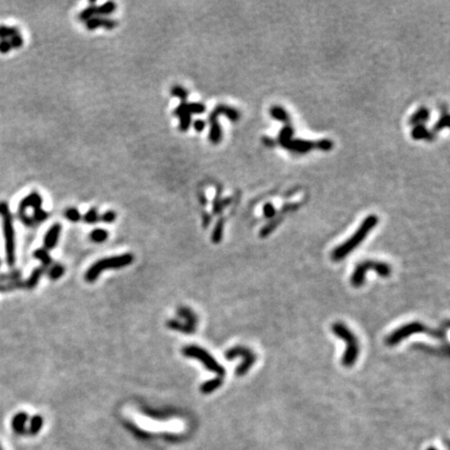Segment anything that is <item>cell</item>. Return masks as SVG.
I'll use <instances>...</instances> for the list:
<instances>
[{"instance_id":"1","label":"cell","mask_w":450,"mask_h":450,"mask_svg":"<svg viewBox=\"0 0 450 450\" xmlns=\"http://www.w3.org/2000/svg\"><path fill=\"white\" fill-rule=\"evenodd\" d=\"M378 223V217L376 215H370L362 222L361 226L356 229L353 237L349 238L343 244L337 246L332 252V259L334 262L343 261L349 253L353 252L358 245L368 237L370 231L373 229Z\"/></svg>"},{"instance_id":"2","label":"cell","mask_w":450,"mask_h":450,"mask_svg":"<svg viewBox=\"0 0 450 450\" xmlns=\"http://www.w3.org/2000/svg\"><path fill=\"white\" fill-rule=\"evenodd\" d=\"M416 334H424L428 335L433 338H437V339H443L444 338V330L439 328H431L423 323L414 321L411 323H406V324L398 327L397 329L391 333L386 339V343L388 346H396L399 343H402L406 338H409L413 335Z\"/></svg>"},{"instance_id":"3","label":"cell","mask_w":450,"mask_h":450,"mask_svg":"<svg viewBox=\"0 0 450 450\" xmlns=\"http://www.w3.org/2000/svg\"><path fill=\"white\" fill-rule=\"evenodd\" d=\"M333 334L339 339L345 341L346 350L342 355V364L345 367H353L355 364L358 355H360L361 346L357 338L351 329H349L344 323L336 322L332 325Z\"/></svg>"},{"instance_id":"4","label":"cell","mask_w":450,"mask_h":450,"mask_svg":"<svg viewBox=\"0 0 450 450\" xmlns=\"http://www.w3.org/2000/svg\"><path fill=\"white\" fill-rule=\"evenodd\" d=\"M132 262L133 256L131 253H124V255L121 256H115L99 259V261H97L88 269L86 273V280L89 281V283H93L102 271L110 269H121L130 265Z\"/></svg>"},{"instance_id":"5","label":"cell","mask_w":450,"mask_h":450,"mask_svg":"<svg viewBox=\"0 0 450 450\" xmlns=\"http://www.w3.org/2000/svg\"><path fill=\"white\" fill-rule=\"evenodd\" d=\"M370 270L375 271L379 276L389 277L392 273V268L388 263L381 261H373V259H367L356 265L355 269L351 275L350 281L351 285L354 288H360L365 283L366 273Z\"/></svg>"},{"instance_id":"6","label":"cell","mask_w":450,"mask_h":450,"mask_svg":"<svg viewBox=\"0 0 450 450\" xmlns=\"http://www.w3.org/2000/svg\"><path fill=\"white\" fill-rule=\"evenodd\" d=\"M0 215L2 217L3 222L6 261H8L9 265L12 266L15 263V235H14L13 218L10 213L8 203L4 201L0 202Z\"/></svg>"},{"instance_id":"7","label":"cell","mask_w":450,"mask_h":450,"mask_svg":"<svg viewBox=\"0 0 450 450\" xmlns=\"http://www.w3.org/2000/svg\"><path fill=\"white\" fill-rule=\"evenodd\" d=\"M182 354L188 357H194L196 358V360L200 361L203 365H205V367L208 370L214 372V373L218 375V377H223L225 373H226V371H225L223 366L218 363L213 357V355H210L207 350H205L199 346H196V345L186 346L185 348H182Z\"/></svg>"},{"instance_id":"8","label":"cell","mask_w":450,"mask_h":450,"mask_svg":"<svg viewBox=\"0 0 450 450\" xmlns=\"http://www.w3.org/2000/svg\"><path fill=\"white\" fill-rule=\"evenodd\" d=\"M224 356L226 357L228 361H231L233 358H236L238 356L243 357V362L236 370V374L238 376H243L247 373L251 369L253 364L257 361L256 354H253L249 348L244 346H236L233 348H229L226 353L224 354Z\"/></svg>"},{"instance_id":"9","label":"cell","mask_w":450,"mask_h":450,"mask_svg":"<svg viewBox=\"0 0 450 450\" xmlns=\"http://www.w3.org/2000/svg\"><path fill=\"white\" fill-rule=\"evenodd\" d=\"M118 25L115 20L110 19V18H103L99 16H95L92 19H90L87 21L86 26L89 31H94L97 30L99 27H103L105 30H114V28Z\"/></svg>"},{"instance_id":"10","label":"cell","mask_w":450,"mask_h":450,"mask_svg":"<svg viewBox=\"0 0 450 450\" xmlns=\"http://www.w3.org/2000/svg\"><path fill=\"white\" fill-rule=\"evenodd\" d=\"M42 203H43V198L38 192H32L30 195H27L26 197L20 201L19 203V213H25V209L27 208H32L38 209L42 207Z\"/></svg>"},{"instance_id":"11","label":"cell","mask_w":450,"mask_h":450,"mask_svg":"<svg viewBox=\"0 0 450 450\" xmlns=\"http://www.w3.org/2000/svg\"><path fill=\"white\" fill-rule=\"evenodd\" d=\"M284 147L291 151L305 153L314 148L315 143L312 142V141L305 140H291L288 143H286Z\"/></svg>"},{"instance_id":"12","label":"cell","mask_w":450,"mask_h":450,"mask_svg":"<svg viewBox=\"0 0 450 450\" xmlns=\"http://www.w3.org/2000/svg\"><path fill=\"white\" fill-rule=\"evenodd\" d=\"M62 225L60 223H54L52 226L48 229L47 234L44 238V245L47 249H52L58 243V240L61 235Z\"/></svg>"},{"instance_id":"13","label":"cell","mask_w":450,"mask_h":450,"mask_svg":"<svg viewBox=\"0 0 450 450\" xmlns=\"http://www.w3.org/2000/svg\"><path fill=\"white\" fill-rule=\"evenodd\" d=\"M222 384H223L222 377H216L213 379H209V381H207L206 383H203L200 386V391L203 394H210V393H213L215 390L219 389L222 386Z\"/></svg>"},{"instance_id":"14","label":"cell","mask_w":450,"mask_h":450,"mask_svg":"<svg viewBox=\"0 0 450 450\" xmlns=\"http://www.w3.org/2000/svg\"><path fill=\"white\" fill-rule=\"evenodd\" d=\"M177 313H178V315L180 316L181 318H184L187 321V323H186L187 325L191 326L193 328H196L197 317H196V315L194 314V312L192 311V309H190L189 307H179Z\"/></svg>"},{"instance_id":"15","label":"cell","mask_w":450,"mask_h":450,"mask_svg":"<svg viewBox=\"0 0 450 450\" xmlns=\"http://www.w3.org/2000/svg\"><path fill=\"white\" fill-rule=\"evenodd\" d=\"M430 112H428V110L424 109V108H422L420 109L418 112H415V114L413 115V117L411 118V124L413 125H423L424 122L428 121L430 120Z\"/></svg>"},{"instance_id":"16","label":"cell","mask_w":450,"mask_h":450,"mask_svg":"<svg viewBox=\"0 0 450 450\" xmlns=\"http://www.w3.org/2000/svg\"><path fill=\"white\" fill-rule=\"evenodd\" d=\"M209 139L213 144H219L222 140V129L218 121L210 123Z\"/></svg>"},{"instance_id":"17","label":"cell","mask_w":450,"mask_h":450,"mask_svg":"<svg viewBox=\"0 0 450 450\" xmlns=\"http://www.w3.org/2000/svg\"><path fill=\"white\" fill-rule=\"evenodd\" d=\"M109 238V233L105 229L96 228L90 233V240L94 243H103Z\"/></svg>"},{"instance_id":"18","label":"cell","mask_w":450,"mask_h":450,"mask_svg":"<svg viewBox=\"0 0 450 450\" xmlns=\"http://www.w3.org/2000/svg\"><path fill=\"white\" fill-rule=\"evenodd\" d=\"M432 133L427 130L424 125H416L412 130V138L414 140L431 139Z\"/></svg>"},{"instance_id":"19","label":"cell","mask_w":450,"mask_h":450,"mask_svg":"<svg viewBox=\"0 0 450 450\" xmlns=\"http://www.w3.org/2000/svg\"><path fill=\"white\" fill-rule=\"evenodd\" d=\"M116 8H117V6H116L115 2L108 1V2L103 3L102 5H100V6H97L96 14H97V15H99V16L111 15L112 13L115 12Z\"/></svg>"},{"instance_id":"20","label":"cell","mask_w":450,"mask_h":450,"mask_svg":"<svg viewBox=\"0 0 450 450\" xmlns=\"http://www.w3.org/2000/svg\"><path fill=\"white\" fill-rule=\"evenodd\" d=\"M270 114L274 119H276V120L278 121H281V122L289 121V115H288V112L280 107H272Z\"/></svg>"},{"instance_id":"21","label":"cell","mask_w":450,"mask_h":450,"mask_svg":"<svg viewBox=\"0 0 450 450\" xmlns=\"http://www.w3.org/2000/svg\"><path fill=\"white\" fill-rule=\"evenodd\" d=\"M27 420V415L25 413H19L13 420V427L16 432H23L24 424Z\"/></svg>"},{"instance_id":"22","label":"cell","mask_w":450,"mask_h":450,"mask_svg":"<svg viewBox=\"0 0 450 450\" xmlns=\"http://www.w3.org/2000/svg\"><path fill=\"white\" fill-rule=\"evenodd\" d=\"M178 118H179V129L181 131L189 130V129L191 128V124H192V117H191V114H190V112H182L181 115L178 116Z\"/></svg>"},{"instance_id":"23","label":"cell","mask_w":450,"mask_h":450,"mask_svg":"<svg viewBox=\"0 0 450 450\" xmlns=\"http://www.w3.org/2000/svg\"><path fill=\"white\" fill-rule=\"evenodd\" d=\"M168 327H170V328L175 329V330H178V332L186 333V334H192V333L195 332L194 328L188 326L187 324H181L180 322H178L177 320H170V321H169L168 322Z\"/></svg>"},{"instance_id":"24","label":"cell","mask_w":450,"mask_h":450,"mask_svg":"<svg viewBox=\"0 0 450 450\" xmlns=\"http://www.w3.org/2000/svg\"><path fill=\"white\" fill-rule=\"evenodd\" d=\"M223 230H224V220L220 219L217 222L216 226L213 230V235H212V241L215 244L220 243L221 239H222V235H223Z\"/></svg>"},{"instance_id":"25","label":"cell","mask_w":450,"mask_h":450,"mask_svg":"<svg viewBox=\"0 0 450 450\" xmlns=\"http://www.w3.org/2000/svg\"><path fill=\"white\" fill-rule=\"evenodd\" d=\"M20 32L17 27H9L6 25H0V40H6L15 34H19Z\"/></svg>"},{"instance_id":"26","label":"cell","mask_w":450,"mask_h":450,"mask_svg":"<svg viewBox=\"0 0 450 450\" xmlns=\"http://www.w3.org/2000/svg\"><path fill=\"white\" fill-rule=\"evenodd\" d=\"M292 136H293V129L291 128V126H286V128H284L283 129H281L280 133H279V137H278L279 143L281 144V146H284L286 143H288L289 141H291Z\"/></svg>"},{"instance_id":"27","label":"cell","mask_w":450,"mask_h":450,"mask_svg":"<svg viewBox=\"0 0 450 450\" xmlns=\"http://www.w3.org/2000/svg\"><path fill=\"white\" fill-rule=\"evenodd\" d=\"M96 9H97V6L95 4L88 6L87 9H84L80 14V21H86V22H87V21H89L90 19H92L93 17H95L97 15Z\"/></svg>"},{"instance_id":"28","label":"cell","mask_w":450,"mask_h":450,"mask_svg":"<svg viewBox=\"0 0 450 450\" xmlns=\"http://www.w3.org/2000/svg\"><path fill=\"white\" fill-rule=\"evenodd\" d=\"M34 257H37L38 259L42 262L44 266H48L51 264V257L49 256V253L45 249H37L33 252Z\"/></svg>"},{"instance_id":"29","label":"cell","mask_w":450,"mask_h":450,"mask_svg":"<svg viewBox=\"0 0 450 450\" xmlns=\"http://www.w3.org/2000/svg\"><path fill=\"white\" fill-rule=\"evenodd\" d=\"M64 272H65L64 267H63L60 264H56V265L52 266L50 268V270H49L48 276H49V278L55 280V279L61 278L63 276V274H64Z\"/></svg>"},{"instance_id":"30","label":"cell","mask_w":450,"mask_h":450,"mask_svg":"<svg viewBox=\"0 0 450 450\" xmlns=\"http://www.w3.org/2000/svg\"><path fill=\"white\" fill-rule=\"evenodd\" d=\"M171 94L174 97H177L181 100V102H186L187 98L189 96L188 91L181 86H174L171 90Z\"/></svg>"},{"instance_id":"31","label":"cell","mask_w":450,"mask_h":450,"mask_svg":"<svg viewBox=\"0 0 450 450\" xmlns=\"http://www.w3.org/2000/svg\"><path fill=\"white\" fill-rule=\"evenodd\" d=\"M188 110L190 112V114H203L206 112L207 108L206 105L200 102H190L188 103Z\"/></svg>"},{"instance_id":"32","label":"cell","mask_w":450,"mask_h":450,"mask_svg":"<svg viewBox=\"0 0 450 450\" xmlns=\"http://www.w3.org/2000/svg\"><path fill=\"white\" fill-rule=\"evenodd\" d=\"M99 214H98V210L96 208L90 209L88 212L84 214L83 216V220L87 223H96L98 220H99Z\"/></svg>"},{"instance_id":"33","label":"cell","mask_w":450,"mask_h":450,"mask_svg":"<svg viewBox=\"0 0 450 450\" xmlns=\"http://www.w3.org/2000/svg\"><path fill=\"white\" fill-rule=\"evenodd\" d=\"M65 217L69 221L71 222H77L81 219V215L80 213V210L76 208H69L65 210Z\"/></svg>"},{"instance_id":"34","label":"cell","mask_w":450,"mask_h":450,"mask_svg":"<svg viewBox=\"0 0 450 450\" xmlns=\"http://www.w3.org/2000/svg\"><path fill=\"white\" fill-rule=\"evenodd\" d=\"M42 273H43V269L42 268H39V269H36L34 270L32 273V275L31 277L28 278V280L26 281V287L27 288H33V287H36V285L38 284V281L42 275Z\"/></svg>"},{"instance_id":"35","label":"cell","mask_w":450,"mask_h":450,"mask_svg":"<svg viewBox=\"0 0 450 450\" xmlns=\"http://www.w3.org/2000/svg\"><path fill=\"white\" fill-rule=\"evenodd\" d=\"M48 218V213L42 208H38L33 209V217L32 219L34 222H43Z\"/></svg>"},{"instance_id":"36","label":"cell","mask_w":450,"mask_h":450,"mask_svg":"<svg viewBox=\"0 0 450 450\" xmlns=\"http://www.w3.org/2000/svg\"><path fill=\"white\" fill-rule=\"evenodd\" d=\"M315 147L322 151H329L334 147V143L330 140H320L315 143Z\"/></svg>"},{"instance_id":"37","label":"cell","mask_w":450,"mask_h":450,"mask_svg":"<svg viewBox=\"0 0 450 450\" xmlns=\"http://www.w3.org/2000/svg\"><path fill=\"white\" fill-rule=\"evenodd\" d=\"M42 425H43V419L41 416H34L31 422V431L32 433H37L41 430Z\"/></svg>"},{"instance_id":"38","label":"cell","mask_w":450,"mask_h":450,"mask_svg":"<svg viewBox=\"0 0 450 450\" xmlns=\"http://www.w3.org/2000/svg\"><path fill=\"white\" fill-rule=\"evenodd\" d=\"M116 218H117V215L114 210H108V212H105L103 215L100 216L99 220L105 223H112L116 220Z\"/></svg>"},{"instance_id":"39","label":"cell","mask_w":450,"mask_h":450,"mask_svg":"<svg viewBox=\"0 0 450 450\" xmlns=\"http://www.w3.org/2000/svg\"><path fill=\"white\" fill-rule=\"evenodd\" d=\"M10 44L12 46V48H20V47H22L23 45V38L21 37V34H15V36H13L11 37L10 39Z\"/></svg>"},{"instance_id":"40","label":"cell","mask_w":450,"mask_h":450,"mask_svg":"<svg viewBox=\"0 0 450 450\" xmlns=\"http://www.w3.org/2000/svg\"><path fill=\"white\" fill-rule=\"evenodd\" d=\"M263 213H264L265 217L272 218V217L275 216L276 209H275V208H274V206L272 205V203H267V205H265V207L263 209Z\"/></svg>"},{"instance_id":"41","label":"cell","mask_w":450,"mask_h":450,"mask_svg":"<svg viewBox=\"0 0 450 450\" xmlns=\"http://www.w3.org/2000/svg\"><path fill=\"white\" fill-rule=\"evenodd\" d=\"M448 123H449V117L448 115H444L443 117L440 118V120L438 121L437 125L434 126V131H438V130H441L443 129H445L448 126Z\"/></svg>"},{"instance_id":"42","label":"cell","mask_w":450,"mask_h":450,"mask_svg":"<svg viewBox=\"0 0 450 450\" xmlns=\"http://www.w3.org/2000/svg\"><path fill=\"white\" fill-rule=\"evenodd\" d=\"M11 44L9 40H0V53H9L11 50Z\"/></svg>"},{"instance_id":"43","label":"cell","mask_w":450,"mask_h":450,"mask_svg":"<svg viewBox=\"0 0 450 450\" xmlns=\"http://www.w3.org/2000/svg\"><path fill=\"white\" fill-rule=\"evenodd\" d=\"M224 208V205H223V201L220 200L219 197H216L215 198V201H214V207H213V209H214V214H220L222 212V209Z\"/></svg>"},{"instance_id":"44","label":"cell","mask_w":450,"mask_h":450,"mask_svg":"<svg viewBox=\"0 0 450 450\" xmlns=\"http://www.w3.org/2000/svg\"><path fill=\"white\" fill-rule=\"evenodd\" d=\"M19 218H20V220L23 222V224L26 225V226H32L34 223L32 217H28L25 213H19Z\"/></svg>"},{"instance_id":"45","label":"cell","mask_w":450,"mask_h":450,"mask_svg":"<svg viewBox=\"0 0 450 450\" xmlns=\"http://www.w3.org/2000/svg\"><path fill=\"white\" fill-rule=\"evenodd\" d=\"M206 126H207L206 121L201 120V119H197V120H195L194 123H193V128H194V129H195L196 131H198V132H200V131H202L203 129H206Z\"/></svg>"},{"instance_id":"46","label":"cell","mask_w":450,"mask_h":450,"mask_svg":"<svg viewBox=\"0 0 450 450\" xmlns=\"http://www.w3.org/2000/svg\"><path fill=\"white\" fill-rule=\"evenodd\" d=\"M263 142H264L265 145L269 146V147H273L274 145H275V142H274V140H272V139L269 138V137H265V138H263Z\"/></svg>"},{"instance_id":"47","label":"cell","mask_w":450,"mask_h":450,"mask_svg":"<svg viewBox=\"0 0 450 450\" xmlns=\"http://www.w3.org/2000/svg\"><path fill=\"white\" fill-rule=\"evenodd\" d=\"M210 222V216L207 213L203 214V225H205V227H207L208 225L209 224Z\"/></svg>"},{"instance_id":"48","label":"cell","mask_w":450,"mask_h":450,"mask_svg":"<svg viewBox=\"0 0 450 450\" xmlns=\"http://www.w3.org/2000/svg\"><path fill=\"white\" fill-rule=\"evenodd\" d=\"M427 450H437V449H435V448H433V447H431V448H428Z\"/></svg>"},{"instance_id":"49","label":"cell","mask_w":450,"mask_h":450,"mask_svg":"<svg viewBox=\"0 0 450 450\" xmlns=\"http://www.w3.org/2000/svg\"><path fill=\"white\" fill-rule=\"evenodd\" d=\"M0 264H1V262H0Z\"/></svg>"}]
</instances>
